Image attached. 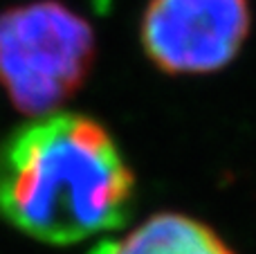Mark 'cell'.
Segmentation results:
<instances>
[{"instance_id":"cell-1","label":"cell","mask_w":256,"mask_h":254,"mask_svg":"<svg viewBox=\"0 0 256 254\" xmlns=\"http://www.w3.org/2000/svg\"><path fill=\"white\" fill-rule=\"evenodd\" d=\"M135 205V174L112 133L81 112H48L0 144V216L48 246L120 230Z\"/></svg>"},{"instance_id":"cell-2","label":"cell","mask_w":256,"mask_h":254,"mask_svg":"<svg viewBox=\"0 0 256 254\" xmlns=\"http://www.w3.org/2000/svg\"><path fill=\"white\" fill-rule=\"evenodd\" d=\"M94 58L92 25L58 0L0 12V88L22 115L56 112L86 86Z\"/></svg>"},{"instance_id":"cell-3","label":"cell","mask_w":256,"mask_h":254,"mask_svg":"<svg viewBox=\"0 0 256 254\" xmlns=\"http://www.w3.org/2000/svg\"><path fill=\"white\" fill-rule=\"evenodd\" d=\"M250 30V0H148L140 43L164 74H212L238 56Z\"/></svg>"},{"instance_id":"cell-4","label":"cell","mask_w":256,"mask_h":254,"mask_svg":"<svg viewBox=\"0 0 256 254\" xmlns=\"http://www.w3.org/2000/svg\"><path fill=\"white\" fill-rule=\"evenodd\" d=\"M92 254H236L204 220L182 212H158L115 243Z\"/></svg>"}]
</instances>
